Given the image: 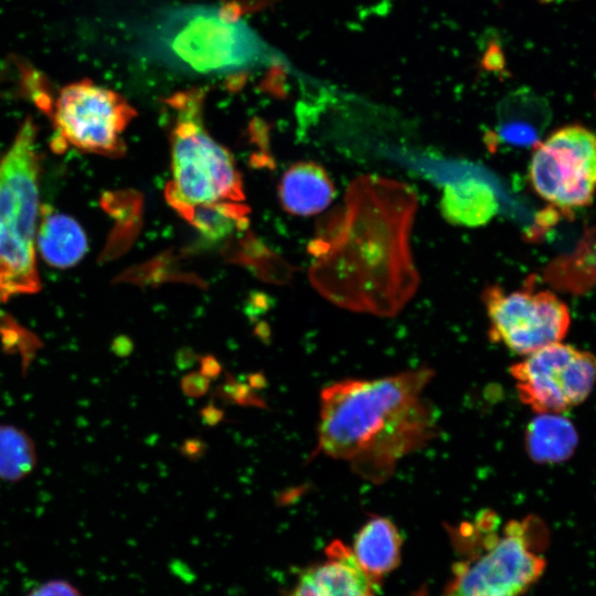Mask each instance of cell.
<instances>
[{"label":"cell","mask_w":596,"mask_h":596,"mask_svg":"<svg viewBox=\"0 0 596 596\" xmlns=\"http://www.w3.org/2000/svg\"><path fill=\"white\" fill-rule=\"evenodd\" d=\"M326 552L327 561L304 572L290 596H375L352 550L333 541Z\"/></svg>","instance_id":"11"},{"label":"cell","mask_w":596,"mask_h":596,"mask_svg":"<svg viewBox=\"0 0 596 596\" xmlns=\"http://www.w3.org/2000/svg\"><path fill=\"white\" fill-rule=\"evenodd\" d=\"M433 375L421 368L328 385L320 395L318 450L370 482L386 481L401 459L437 433V415L423 396Z\"/></svg>","instance_id":"2"},{"label":"cell","mask_w":596,"mask_h":596,"mask_svg":"<svg viewBox=\"0 0 596 596\" xmlns=\"http://www.w3.org/2000/svg\"><path fill=\"white\" fill-rule=\"evenodd\" d=\"M528 280L521 290L505 292L500 286L490 285L481 295L490 322V340L522 355L561 342L571 322L567 306L556 295L535 291L533 276Z\"/></svg>","instance_id":"8"},{"label":"cell","mask_w":596,"mask_h":596,"mask_svg":"<svg viewBox=\"0 0 596 596\" xmlns=\"http://www.w3.org/2000/svg\"><path fill=\"white\" fill-rule=\"evenodd\" d=\"M414 190L400 181L362 175L350 184L331 225L322 290L358 312L395 316L415 294L419 276L409 248Z\"/></svg>","instance_id":"1"},{"label":"cell","mask_w":596,"mask_h":596,"mask_svg":"<svg viewBox=\"0 0 596 596\" xmlns=\"http://www.w3.org/2000/svg\"><path fill=\"white\" fill-rule=\"evenodd\" d=\"M26 596H81V594L67 582L52 581L35 588Z\"/></svg>","instance_id":"19"},{"label":"cell","mask_w":596,"mask_h":596,"mask_svg":"<svg viewBox=\"0 0 596 596\" xmlns=\"http://www.w3.org/2000/svg\"><path fill=\"white\" fill-rule=\"evenodd\" d=\"M499 519L492 511L479 513L465 530L483 552L461 563L441 596H519L543 574L546 561L540 553L546 530L533 517L511 520L497 533Z\"/></svg>","instance_id":"5"},{"label":"cell","mask_w":596,"mask_h":596,"mask_svg":"<svg viewBox=\"0 0 596 596\" xmlns=\"http://www.w3.org/2000/svg\"><path fill=\"white\" fill-rule=\"evenodd\" d=\"M35 246L51 266L66 268L77 264L87 252V237L71 216L42 206Z\"/></svg>","instance_id":"15"},{"label":"cell","mask_w":596,"mask_h":596,"mask_svg":"<svg viewBox=\"0 0 596 596\" xmlns=\"http://www.w3.org/2000/svg\"><path fill=\"white\" fill-rule=\"evenodd\" d=\"M402 539L392 521L370 518L355 535L353 555L371 581L379 582L400 563Z\"/></svg>","instance_id":"16"},{"label":"cell","mask_w":596,"mask_h":596,"mask_svg":"<svg viewBox=\"0 0 596 596\" xmlns=\"http://www.w3.org/2000/svg\"><path fill=\"white\" fill-rule=\"evenodd\" d=\"M52 114L54 147L72 146L107 157L123 155L121 134L136 115L121 95L89 79L64 86Z\"/></svg>","instance_id":"7"},{"label":"cell","mask_w":596,"mask_h":596,"mask_svg":"<svg viewBox=\"0 0 596 596\" xmlns=\"http://www.w3.org/2000/svg\"><path fill=\"white\" fill-rule=\"evenodd\" d=\"M578 444L575 426L557 413L538 414L525 430V448L538 464H558L570 459Z\"/></svg>","instance_id":"17"},{"label":"cell","mask_w":596,"mask_h":596,"mask_svg":"<svg viewBox=\"0 0 596 596\" xmlns=\"http://www.w3.org/2000/svg\"><path fill=\"white\" fill-rule=\"evenodd\" d=\"M201 96L182 95L172 104L169 203L199 230L210 223L242 219L245 207L241 175L232 155L205 129Z\"/></svg>","instance_id":"3"},{"label":"cell","mask_w":596,"mask_h":596,"mask_svg":"<svg viewBox=\"0 0 596 596\" xmlns=\"http://www.w3.org/2000/svg\"><path fill=\"white\" fill-rule=\"evenodd\" d=\"M520 400L536 414H562L583 403L596 383V356L555 342L510 368Z\"/></svg>","instance_id":"10"},{"label":"cell","mask_w":596,"mask_h":596,"mask_svg":"<svg viewBox=\"0 0 596 596\" xmlns=\"http://www.w3.org/2000/svg\"><path fill=\"white\" fill-rule=\"evenodd\" d=\"M152 52L185 71L221 73L255 64L264 52L258 36L225 10L184 8L168 12L149 35Z\"/></svg>","instance_id":"6"},{"label":"cell","mask_w":596,"mask_h":596,"mask_svg":"<svg viewBox=\"0 0 596 596\" xmlns=\"http://www.w3.org/2000/svg\"><path fill=\"white\" fill-rule=\"evenodd\" d=\"M551 113L547 103L531 93L519 91L505 98L500 106L499 121L487 143L491 147L507 143L515 147L534 148L549 125Z\"/></svg>","instance_id":"12"},{"label":"cell","mask_w":596,"mask_h":596,"mask_svg":"<svg viewBox=\"0 0 596 596\" xmlns=\"http://www.w3.org/2000/svg\"><path fill=\"white\" fill-rule=\"evenodd\" d=\"M36 460L32 438L14 425L0 424V480H22L34 470Z\"/></svg>","instance_id":"18"},{"label":"cell","mask_w":596,"mask_h":596,"mask_svg":"<svg viewBox=\"0 0 596 596\" xmlns=\"http://www.w3.org/2000/svg\"><path fill=\"white\" fill-rule=\"evenodd\" d=\"M334 195L331 178L323 167L312 161L292 164L279 184L283 207L295 215L318 214L329 206Z\"/></svg>","instance_id":"13"},{"label":"cell","mask_w":596,"mask_h":596,"mask_svg":"<svg viewBox=\"0 0 596 596\" xmlns=\"http://www.w3.org/2000/svg\"><path fill=\"white\" fill-rule=\"evenodd\" d=\"M499 202L492 188L480 179L447 183L440 199L443 217L453 225L478 227L497 214Z\"/></svg>","instance_id":"14"},{"label":"cell","mask_w":596,"mask_h":596,"mask_svg":"<svg viewBox=\"0 0 596 596\" xmlns=\"http://www.w3.org/2000/svg\"><path fill=\"white\" fill-rule=\"evenodd\" d=\"M40 152L36 127H20L0 158V301L40 290L35 258Z\"/></svg>","instance_id":"4"},{"label":"cell","mask_w":596,"mask_h":596,"mask_svg":"<svg viewBox=\"0 0 596 596\" xmlns=\"http://www.w3.org/2000/svg\"><path fill=\"white\" fill-rule=\"evenodd\" d=\"M533 190L561 211L586 206L596 191V135L574 125L534 147L529 167Z\"/></svg>","instance_id":"9"}]
</instances>
